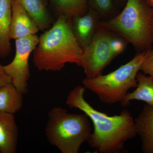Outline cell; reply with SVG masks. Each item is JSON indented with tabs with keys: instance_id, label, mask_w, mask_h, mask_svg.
<instances>
[{
	"instance_id": "6da1fadb",
	"label": "cell",
	"mask_w": 153,
	"mask_h": 153,
	"mask_svg": "<svg viewBox=\"0 0 153 153\" xmlns=\"http://www.w3.org/2000/svg\"><path fill=\"white\" fill-rule=\"evenodd\" d=\"M85 88L77 85L68 93L66 104L87 115L93 125V131L87 141L91 149L100 153H120L126 143L137 135L134 119L127 109L119 114L109 116L95 109L84 97Z\"/></svg>"
},
{
	"instance_id": "7a4b0ae2",
	"label": "cell",
	"mask_w": 153,
	"mask_h": 153,
	"mask_svg": "<svg viewBox=\"0 0 153 153\" xmlns=\"http://www.w3.org/2000/svg\"><path fill=\"white\" fill-rule=\"evenodd\" d=\"M82 52L73 34L71 18L60 15L39 38L33 61L39 71H59L67 63L81 66Z\"/></svg>"
},
{
	"instance_id": "3957f363",
	"label": "cell",
	"mask_w": 153,
	"mask_h": 153,
	"mask_svg": "<svg viewBox=\"0 0 153 153\" xmlns=\"http://www.w3.org/2000/svg\"><path fill=\"white\" fill-rule=\"evenodd\" d=\"M90 121L83 113H70L61 107H54L48 113L45 135L61 153H77L92 132Z\"/></svg>"
},
{
	"instance_id": "277c9868",
	"label": "cell",
	"mask_w": 153,
	"mask_h": 153,
	"mask_svg": "<svg viewBox=\"0 0 153 153\" xmlns=\"http://www.w3.org/2000/svg\"><path fill=\"white\" fill-rule=\"evenodd\" d=\"M153 9L141 0H128L122 11L106 22H99L97 26L123 37L136 49H150L153 36L151 25Z\"/></svg>"
},
{
	"instance_id": "5b68a950",
	"label": "cell",
	"mask_w": 153,
	"mask_h": 153,
	"mask_svg": "<svg viewBox=\"0 0 153 153\" xmlns=\"http://www.w3.org/2000/svg\"><path fill=\"white\" fill-rule=\"evenodd\" d=\"M146 51L139 53L127 63L108 74L82 79V84L105 104L121 102L131 88L137 85V76Z\"/></svg>"
},
{
	"instance_id": "8992f818",
	"label": "cell",
	"mask_w": 153,
	"mask_h": 153,
	"mask_svg": "<svg viewBox=\"0 0 153 153\" xmlns=\"http://www.w3.org/2000/svg\"><path fill=\"white\" fill-rule=\"evenodd\" d=\"M111 33L97 26L90 44L83 49L81 67L86 78H93L102 74L105 67L114 58L110 48Z\"/></svg>"
},
{
	"instance_id": "52a82bcc",
	"label": "cell",
	"mask_w": 153,
	"mask_h": 153,
	"mask_svg": "<svg viewBox=\"0 0 153 153\" xmlns=\"http://www.w3.org/2000/svg\"><path fill=\"white\" fill-rule=\"evenodd\" d=\"M39 41V38L36 35L16 40L15 57L10 63L4 66L13 85L23 94L27 93L28 82L31 76L29 58Z\"/></svg>"
},
{
	"instance_id": "ba28073f",
	"label": "cell",
	"mask_w": 153,
	"mask_h": 153,
	"mask_svg": "<svg viewBox=\"0 0 153 153\" xmlns=\"http://www.w3.org/2000/svg\"><path fill=\"white\" fill-rule=\"evenodd\" d=\"M12 16L9 31L11 39H17L36 35L39 29L25 8L16 0H12Z\"/></svg>"
},
{
	"instance_id": "9c48e42d",
	"label": "cell",
	"mask_w": 153,
	"mask_h": 153,
	"mask_svg": "<svg viewBox=\"0 0 153 153\" xmlns=\"http://www.w3.org/2000/svg\"><path fill=\"white\" fill-rule=\"evenodd\" d=\"M99 16L89 8L87 13L71 18V26L74 37L82 49L90 44L97 27Z\"/></svg>"
},
{
	"instance_id": "30bf717a",
	"label": "cell",
	"mask_w": 153,
	"mask_h": 153,
	"mask_svg": "<svg viewBox=\"0 0 153 153\" xmlns=\"http://www.w3.org/2000/svg\"><path fill=\"white\" fill-rule=\"evenodd\" d=\"M19 136L14 114L0 112V153H16Z\"/></svg>"
},
{
	"instance_id": "8fae6325",
	"label": "cell",
	"mask_w": 153,
	"mask_h": 153,
	"mask_svg": "<svg viewBox=\"0 0 153 153\" xmlns=\"http://www.w3.org/2000/svg\"><path fill=\"white\" fill-rule=\"evenodd\" d=\"M134 120L137 135L141 140L143 152L153 153V108L145 104Z\"/></svg>"
},
{
	"instance_id": "7c38bea8",
	"label": "cell",
	"mask_w": 153,
	"mask_h": 153,
	"mask_svg": "<svg viewBox=\"0 0 153 153\" xmlns=\"http://www.w3.org/2000/svg\"><path fill=\"white\" fill-rule=\"evenodd\" d=\"M137 85L133 92H128L121 102L126 106L132 100L145 102L153 108V78L139 72L137 76Z\"/></svg>"
},
{
	"instance_id": "4fadbf2b",
	"label": "cell",
	"mask_w": 153,
	"mask_h": 153,
	"mask_svg": "<svg viewBox=\"0 0 153 153\" xmlns=\"http://www.w3.org/2000/svg\"><path fill=\"white\" fill-rule=\"evenodd\" d=\"M12 0H0V56L7 57L11 50L9 36L12 20Z\"/></svg>"
},
{
	"instance_id": "5bb4252c",
	"label": "cell",
	"mask_w": 153,
	"mask_h": 153,
	"mask_svg": "<svg viewBox=\"0 0 153 153\" xmlns=\"http://www.w3.org/2000/svg\"><path fill=\"white\" fill-rule=\"evenodd\" d=\"M27 12L36 22L39 30H46L50 27L52 19L45 0H16Z\"/></svg>"
},
{
	"instance_id": "9a60e30c",
	"label": "cell",
	"mask_w": 153,
	"mask_h": 153,
	"mask_svg": "<svg viewBox=\"0 0 153 153\" xmlns=\"http://www.w3.org/2000/svg\"><path fill=\"white\" fill-rule=\"evenodd\" d=\"M23 95L12 83L0 88V112L14 114L20 111Z\"/></svg>"
},
{
	"instance_id": "2e32d148",
	"label": "cell",
	"mask_w": 153,
	"mask_h": 153,
	"mask_svg": "<svg viewBox=\"0 0 153 153\" xmlns=\"http://www.w3.org/2000/svg\"><path fill=\"white\" fill-rule=\"evenodd\" d=\"M60 15L69 18L83 15L87 11L88 0H50Z\"/></svg>"
},
{
	"instance_id": "e0dca14e",
	"label": "cell",
	"mask_w": 153,
	"mask_h": 153,
	"mask_svg": "<svg viewBox=\"0 0 153 153\" xmlns=\"http://www.w3.org/2000/svg\"><path fill=\"white\" fill-rule=\"evenodd\" d=\"M89 9L96 13L99 16H105L114 10L112 0H89Z\"/></svg>"
},
{
	"instance_id": "ac0fdd59",
	"label": "cell",
	"mask_w": 153,
	"mask_h": 153,
	"mask_svg": "<svg viewBox=\"0 0 153 153\" xmlns=\"http://www.w3.org/2000/svg\"><path fill=\"white\" fill-rule=\"evenodd\" d=\"M127 43V41L123 37L111 33L110 39V48L114 58L123 52Z\"/></svg>"
},
{
	"instance_id": "d6986e66",
	"label": "cell",
	"mask_w": 153,
	"mask_h": 153,
	"mask_svg": "<svg viewBox=\"0 0 153 153\" xmlns=\"http://www.w3.org/2000/svg\"><path fill=\"white\" fill-rule=\"evenodd\" d=\"M140 70L153 78V49L150 48L146 51Z\"/></svg>"
},
{
	"instance_id": "ffe728a7",
	"label": "cell",
	"mask_w": 153,
	"mask_h": 153,
	"mask_svg": "<svg viewBox=\"0 0 153 153\" xmlns=\"http://www.w3.org/2000/svg\"><path fill=\"white\" fill-rule=\"evenodd\" d=\"M12 83L11 77L6 73L4 66L0 64V88Z\"/></svg>"
},
{
	"instance_id": "44dd1931",
	"label": "cell",
	"mask_w": 153,
	"mask_h": 153,
	"mask_svg": "<svg viewBox=\"0 0 153 153\" xmlns=\"http://www.w3.org/2000/svg\"><path fill=\"white\" fill-rule=\"evenodd\" d=\"M148 2L152 7H153V0H148Z\"/></svg>"
},
{
	"instance_id": "7402d4cb",
	"label": "cell",
	"mask_w": 153,
	"mask_h": 153,
	"mask_svg": "<svg viewBox=\"0 0 153 153\" xmlns=\"http://www.w3.org/2000/svg\"><path fill=\"white\" fill-rule=\"evenodd\" d=\"M151 30H152V33L153 36V18L152 20V25H151Z\"/></svg>"
}]
</instances>
